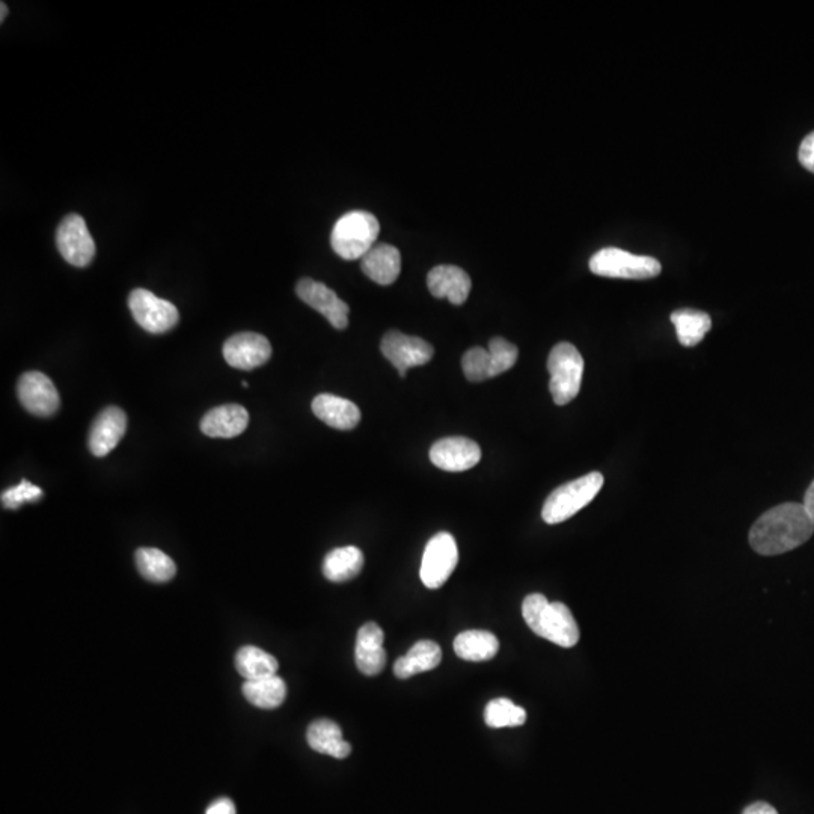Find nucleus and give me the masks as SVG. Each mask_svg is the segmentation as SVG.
<instances>
[{
    "instance_id": "obj_20",
    "label": "nucleus",
    "mask_w": 814,
    "mask_h": 814,
    "mask_svg": "<svg viewBox=\"0 0 814 814\" xmlns=\"http://www.w3.org/2000/svg\"><path fill=\"white\" fill-rule=\"evenodd\" d=\"M361 266L365 275L376 284H394L401 272L400 251L386 243L374 245V248L362 258Z\"/></svg>"
},
{
    "instance_id": "obj_9",
    "label": "nucleus",
    "mask_w": 814,
    "mask_h": 814,
    "mask_svg": "<svg viewBox=\"0 0 814 814\" xmlns=\"http://www.w3.org/2000/svg\"><path fill=\"white\" fill-rule=\"evenodd\" d=\"M56 245L62 258L71 266L86 267L95 257V243L79 215H68L59 225Z\"/></svg>"
},
{
    "instance_id": "obj_16",
    "label": "nucleus",
    "mask_w": 814,
    "mask_h": 814,
    "mask_svg": "<svg viewBox=\"0 0 814 814\" xmlns=\"http://www.w3.org/2000/svg\"><path fill=\"white\" fill-rule=\"evenodd\" d=\"M385 634L377 623H367L359 629L356 637V667L365 676H377L385 670L386 652L383 649Z\"/></svg>"
},
{
    "instance_id": "obj_32",
    "label": "nucleus",
    "mask_w": 814,
    "mask_h": 814,
    "mask_svg": "<svg viewBox=\"0 0 814 814\" xmlns=\"http://www.w3.org/2000/svg\"><path fill=\"white\" fill-rule=\"evenodd\" d=\"M44 493L40 487L32 484L31 481L23 480L17 486L10 487V489L2 492V505L10 510L22 507L26 502H37L43 498Z\"/></svg>"
},
{
    "instance_id": "obj_38",
    "label": "nucleus",
    "mask_w": 814,
    "mask_h": 814,
    "mask_svg": "<svg viewBox=\"0 0 814 814\" xmlns=\"http://www.w3.org/2000/svg\"><path fill=\"white\" fill-rule=\"evenodd\" d=\"M242 386H243V388H249V383L248 382H243Z\"/></svg>"
},
{
    "instance_id": "obj_34",
    "label": "nucleus",
    "mask_w": 814,
    "mask_h": 814,
    "mask_svg": "<svg viewBox=\"0 0 814 814\" xmlns=\"http://www.w3.org/2000/svg\"><path fill=\"white\" fill-rule=\"evenodd\" d=\"M206 814H237L236 805L230 798H219L207 808Z\"/></svg>"
},
{
    "instance_id": "obj_30",
    "label": "nucleus",
    "mask_w": 814,
    "mask_h": 814,
    "mask_svg": "<svg viewBox=\"0 0 814 814\" xmlns=\"http://www.w3.org/2000/svg\"><path fill=\"white\" fill-rule=\"evenodd\" d=\"M463 373L471 382H484L492 379V362L489 350L483 347H474L468 350L462 358Z\"/></svg>"
},
{
    "instance_id": "obj_1",
    "label": "nucleus",
    "mask_w": 814,
    "mask_h": 814,
    "mask_svg": "<svg viewBox=\"0 0 814 814\" xmlns=\"http://www.w3.org/2000/svg\"><path fill=\"white\" fill-rule=\"evenodd\" d=\"M814 521L801 502H784L763 513L750 530L751 548L772 557L786 554L810 540Z\"/></svg>"
},
{
    "instance_id": "obj_13",
    "label": "nucleus",
    "mask_w": 814,
    "mask_h": 814,
    "mask_svg": "<svg viewBox=\"0 0 814 814\" xmlns=\"http://www.w3.org/2000/svg\"><path fill=\"white\" fill-rule=\"evenodd\" d=\"M222 353L231 367L251 371L272 358V346L264 335L242 332L228 338Z\"/></svg>"
},
{
    "instance_id": "obj_29",
    "label": "nucleus",
    "mask_w": 814,
    "mask_h": 814,
    "mask_svg": "<svg viewBox=\"0 0 814 814\" xmlns=\"http://www.w3.org/2000/svg\"><path fill=\"white\" fill-rule=\"evenodd\" d=\"M484 721L492 729L521 727L527 721V710L508 698H495L484 709Z\"/></svg>"
},
{
    "instance_id": "obj_19",
    "label": "nucleus",
    "mask_w": 814,
    "mask_h": 814,
    "mask_svg": "<svg viewBox=\"0 0 814 814\" xmlns=\"http://www.w3.org/2000/svg\"><path fill=\"white\" fill-rule=\"evenodd\" d=\"M313 412L320 421L337 430H352L361 423L359 407L334 394L317 395L313 400Z\"/></svg>"
},
{
    "instance_id": "obj_4",
    "label": "nucleus",
    "mask_w": 814,
    "mask_h": 814,
    "mask_svg": "<svg viewBox=\"0 0 814 814\" xmlns=\"http://www.w3.org/2000/svg\"><path fill=\"white\" fill-rule=\"evenodd\" d=\"M603 475L590 472L584 477L557 487L543 505L542 518L546 524L557 525L575 516L587 507L603 486Z\"/></svg>"
},
{
    "instance_id": "obj_28",
    "label": "nucleus",
    "mask_w": 814,
    "mask_h": 814,
    "mask_svg": "<svg viewBox=\"0 0 814 814\" xmlns=\"http://www.w3.org/2000/svg\"><path fill=\"white\" fill-rule=\"evenodd\" d=\"M135 560L139 573L148 581L157 582V584L171 581L177 573L174 560L159 549H138Z\"/></svg>"
},
{
    "instance_id": "obj_26",
    "label": "nucleus",
    "mask_w": 814,
    "mask_h": 814,
    "mask_svg": "<svg viewBox=\"0 0 814 814\" xmlns=\"http://www.w3.org/2000/svg\"><path fill=\"white\" fill-rule=\"evenodd\" d=\"M671 322L676 326L679 343L685 347L697 346L712 328L709 314L691 308L674 311L671 314Z\"/></svg>"
},
{
    "instance_id": "obj_7",
    "label": "nucleus",
    "mask_w": 814,
    "mask_h": 814,
    "mask_svg": "<svg viewBox=\"0 0 814 814\" xmlns=\"http://www.w3.org/2000/svg\"><path fill=\"white\" fill-rule=\"evenodd\" d=\"M129 308L135 322L150 334H166L180 320L174 303L160 299L144 288H136L130 293Z\"/></svg>"
},
{
    "instance_id": "obj_18",
    "label": "nucleus",
    "mask_w": 814,
    "mask_h": 814,
    "mask_svg": "<svg viewBox=\"0 0 814 814\" xmlns=\"http://www.w3.org/2000/svg\"><path fill=\"white\" fill-rule=\"evenodd\" d=\"M249 426V414L240 404H225L207 412L201 421V432L210 438H236Z\"/></svg>"
},
{
    "instance_id": "obj_5",
    "label": "nucleus",
    "mask_w": 814,
    "mask_h": 814,
    "mask_svg": "<svg viewBox=\"0 0 814 814\" xmlns=\"http://www.w3.org/2000/svg\"><path fill=\"white\" fill-rule=\"evenodd\" d=\"M549 391L558 406H566L581 391L584 358L570 343H558L549 353Z\"/></svg>"
},
{
    "instance_id": "obj_3",
    "label": "nucleus",
    "mask_w": 814,
    "mask_h": 814,
    "mask_svg": "<svg viewBox=\"0 0 814 814\" xmlns=\"http://www.w3.org/2000/svg\"><path fill=\"white\" fill-rule=\"evenodd\" d=\"M379 233L380 225L376 216L361 210L347 213L334 225L331 234L332 249L343 260H362L374 248Z\"/></svg>"
},
{
    "instance_id": "obj_35",
    "label": "nucleus",
    "mask_w": 814,
    "mask_h": 814,
    "mask_svg": "<svg viewBox=\"0 0 814 814\" xmlns=\"http://www.w3.org/2000/svg\"><path fill=\"white\" fill-rule=\"evenodd\" d=\"M742 814H778V811L768 802L759 801L748 805Z\"/></svg>"
},
{
    "instance_id": "obj_11",
    "label": "nucleus",
    "mask_w": 814,
    "mask_h": 814,
    "mask_svg": "<svg viewBox=\"0 0 814 814\" xmlns=\"http://www.w3.org/2000/svg\"><path fill=\"white\" fill-rule=\"evenodd\" d=\"M383 356L394 365L400 377L407 370L427 364L433 358V347L423 338L409 337L398 331H389L380 344Z\"/></svg>"
},
{
    "instance_id": "obj_36",
    "label": "nucleus",
    "mask_w": 814,
    "mask_h": 814,
    "mask_svg": "<svg viewBox=\"0 0 814 814\" xmlns=\"http://www.w3.org/2000/svg\"><path fill=\"white\" fill-rule=\"evenodd\" d=\"M804 507L807 508L808 515L811 516V519L814 521V480L813 483L808 486L807 492L804 495Z\"/></svg>"
},
{
    "instance_id": "obj_31",
    "label": "nucleus",
    "mask_w": 814,
    "mask_h": 814,
    "mask_svg": "<svg viewBox=\"0 0 814 814\" xmlns=\"http://www.w3.org/2000/svg\"><path fill=\"white\" fill-rule=\"evenodd\" d=\"M487 350H489L490 362H492V377L505 373V371L515 367L516 362H518V347L505 340V338H493V340H490L489 349Z\"/></svg>"
},
{
    "instance_id": "obj_23",
    "label": "nucleus",
    "mask_w": 814,
    "mask_h": 814,
    "mask_svg": "<svg viewBox=\"0 0 814 814\" xmlns=\"http://www.w3.org/2000/svg\"><path fill=\"white\" fill-rule=\"evenodd\" d=\"M364 561V554L356 546L334 549L323 561V575L332 582L350 581L361 573Z\"/></svg>"
},
{
    "instance_id": "obj_17",
    "label": "nucleus",
    "mask_w": 814,
    "mask_h": 814,
    "mask_svg": "<svg viewBox=\"0 0 814 814\" xmlns=\"http://www.w3.org/2000/svg\"><path fill=\"white\" fill-rule=\"evenodd\" d=\"M427 287L438 299H448L453 305H462L468 300L472 282L465 270L444 264L430 270Z\"/></svg>"
},
{
    "instance_id": "obj_8",
    "label": "nucleus",
    "mask_w": 814,
    "mask_h": 814,
    "mask_svg": "<svg viewBox=\"0 0 814 814\" xmlns=\"http://www.w3.org/2000/svg\"><path fill=\"white\" fill-rule=\"evenodd\" d=\"M459 563L456 539L450 533H439L429 540L421 563V581L430 590L441 588Z\"/></svg>"
},
{
    "instance_id": "obj_14",
    "label": "nucleus",
    "mask_w": 814,
    "mask_h": 814,
    "mask_svg": "<svg viewBox=\"0 0 814 814\" xmlns=\"http://www.w3.org/2000/svg\"><path fill=\"white\" fill-rule=\"evenodd\" d=\"M430 460L436 468L448 472H463L474 468L481 460V448L477 442L462 436L445 438L436 442L430 450Z\"/></svg>"
},
{
    "instance_id": "obj_24",
    "label": "nucleus",
    "mask_w": 814,
    "mask_h": 814,
    "mask_svg": "<svg viewBox=\"0 0 814 814\" xmlns=\"http://www.w3.org/2000/svg\"><path fill=\"white\" fill-rule=\"evenodd\" d=\"M498 650V638L489 631H465L454 640V652L463 661H490Z\"/></svg>"
},
{
    "instance_id": "obj_10",
    "label": "nucleus",
    "mask_w": 814,
    "mask_h": 814,
    "mask_svg": "<svg viewBox=\"0 0 814 814\" xmlns=\"http://www.w3.org/2000/svg\"><path fill=\"white\" fill-rule=\"evenodd\" d=\"M17 395L26 411L35 417H52L61 406L58 389L52 380L40 371H29L20 377Z\"/></svg>"
},
{
    "instance_id": "obj_25",
    "label": "nucleus",
    "mask_w": 814,
    "mask_h": 814,
    "mask_svg": "<svg viewBox=\"0 0 814 814\" xmlns=\"http://www.w3.org/2000/svg\"><path fill=\"white\" fill-rule=\"evenodd\" d=\"M243 695L249 703L260 709H276L287 697V685L279 676L264 677L258 680H246Z\"/></svg>"
},
{
    "instance_id": "obj_21",
    "label": "nucleus",
    "mask_w": 814,
    "mask_h": 814,
    "mask_svg": "<svg viewBox=\"0 0 814 814\" xmlns=\"http://www.w3.org/2000/svg\"><path fill=\"white\" fill-rule=\"evenodd\" d=\"M442 661V650L432 640H421L409 650L406 656L395 661L394 673L398 679H409L415 674L435 670Z\"/></svg>"
},
{
    "instance_id": "obj_37",
    "label": "nucleus",
    "mask_w": 814,
    "mask_h": 814,
    "mask_svg": "<svg viewBox=\"0 0 814 814\" xmlns=\"http://www.w3.org/2000/svg\"><path fill=\"white\" fill-rule=\"evenodd\" d=\"M0 7H2V16H0V22H4L5 16H7L8 14V7L7 4H5V2H2V4H0Z\"/></svg>"
},
{
    "instance_id": "obj_12",
    "label": "nucleus",
    "mask_w": 814,
    "mask_h": 814,
    "mask_svg": "<svg viewBox=\"0 0 814 814\" xmlns=\"http://www.w3.org/2000/svg\"><path fill=\"white\" fill-rule=\"evenodd\" d=\"M296 293L300 300L325 316L335 329L341 331L349 326V305L322 282L311 278L300 279L296 285Z\"/></svg>"
},
{
    "instance_id": "obj_33",
    "label": "nucleus",
    "mask_w": 814,
    "mask_h": 814,
    "mask_svg": "<svg viewBox=\"0 0 814 814\" xmlns=\"http://www.w3.org/2000/svg\"><path fill=\"white\" fill-rule=\"evenodd\" d=\"M798 157L801 165L814 174V132L805 136L801 147H799Z\"/></svg>"
},
{
    "instance_id": "obj_22",
    "label": "nucleus",
    "mask_w": 814,
    "mask_h": 814,
    "mask_svg": "<svg viewBox=\"0 0 814 814\" xmlns=\"http://www.w3.org/2000/svg\"><path fill=\"white\" fill-rule=\"evenodd\" d=\"M307 741L314 751L334 759H346L352 753V745L344 741L340 726L331 720H317L308 727Z\"/></svg>"
},
{
    "instance_id": "obj_27",
    "label": "nucleus",
    "mask_w": 814,
    "mask_h": 814,
    "mask_svg": "<svg viewBox=\"0 0 814 814\" xmlns=\"http://www.w3.org/2000/svg\"><path fill=\"white\" fill-rule=\"evenodd\" d=\"M236 668L246 680L276 676L279 665L275 656L254 646H245L237 652Z\"/></svg>"
},
{
    "instance_id": "obj_6",
    "label": "nucleus",
    "mask_w": 814,
    "mask_h": 814,
    "mask_svg": "<svg viewBox=\"0 0 814 814\" xmlns=\"http://www.w3.org/2000/svg\"><path fill=\"white\" fill-rule=\"evenodd\" d=\"M590 270L597 276L620 279H650L661 273L656 258L635 255L619 248L600 249L591 257Z\"/></svg>"
},
{
    "instance_id": "obj_15",
    "label": "nucleus",
    "mask_w": 814,
    "mask_h": 814,
    "mask_svg": "<svg viewBox=\"0 0 814 814\" xmlns=\"http://www.w3.org/2000/svg\"><path fill=\"white\" fill-rule=\"evenodd\" d=\"M127 432V417L117 406L106 407L89 430L88 447L95 457L108 456Z\"/></svg>"
},
{
    "instance_id": "obj_2",
    "label": "nucleus",
    "mask_w": 814,
    "mask_h": 814,
    "mask_svg": "<svg viewBox=\"0 0 814 814\" xmlns=\"http://www.w3.org/2000/svg\"><path fill=\"white\" fill-rule=\"evenodd\" d=\"M522 616L531 631L557 646L570 649L579 641V628L569 606L561 602H549L543 594L525 597Z\"/></svg>"
}]
</instances>
